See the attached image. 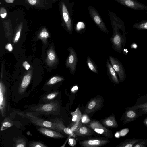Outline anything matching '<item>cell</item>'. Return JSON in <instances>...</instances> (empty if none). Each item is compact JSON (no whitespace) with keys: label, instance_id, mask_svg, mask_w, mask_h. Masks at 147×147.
Masks as SVG:
<instances>
[{"label":"cell","instance_id":"obj_1","mask_svg":"<svg viewBox=\"0 0 147 147\" xmlns=\"http://www.w3.org/2000/svg\"><path fill=\"white\" fill-rule=\"evenodd\" d=\"M113 33L110 39L112 44V47L117 52L121 53L122 52L123 46L126 42V32L124 23L115 13L109 11L108 13Z\"/></svg>","mask_w":147,"mask_h":147},{"label":"cell","instance_id":"obj_2","mask_svg":"<svg viewBox=\"0 0 147 147\" xmlns=\"http://www.w3.org/2000/svg\"><path fill=\"white\" fill-rule=\"evenodd\" d=\"M73 4L68 7L64 2L61 5V11L63 23L67 30L70 35L73 32V21L72 7Z\"/></svg>","mask_w":147,"mask_h":147},{"label":"cell","instance_id":"obj_3","mask_svg":"<svg viewBox=\"0 0 147 147\" xmlns=\"http://www.w3.org/2000/svg\"><path fill=\"white\" fill-rule=\"evenodd\" d=\"M58 103L55 101H52L49 103L40 104L31 108L34 112L46 115H54L59 109Z\"/></svg>","mask_w":147,"mask_h":147},{"label":"cell","instance_id":"obj_4","mask_svg":"<svg viewBox=\"0 0 147 147\" xmlns=\"http://www.w3.org/2000/svg\"><path fill=\"white\" fill-rule=\"evenodd\" d=\"M5 85L1 81L0 83V109L2 117L5 116L8 105V93Z\"/></svg>","mask_w":147,"mask_h":147},{"label":"cell","instance_id":"obj_5","mask_svg":"<svg viewBox=\"0 0 147 147\" xmlns=\"http://www.w3.org/2000/svg\"><path fill=\"white\" fill-rule=\"evenodd\" d=\"M26 117L29 119L33 124L37 126L47 128L57 131V129L53 122L45 120L40 118L36 117L30 113H27Z\"/></svg>","mask_w":147,"mask_h":147},{"label":"cell","instance_id":"obj_6","mask_svg":"<svg viewBox=\"0 0 147 147\" xmlns=\"http://www.w3.org/2000/svg\"><path fill=\"white\" fill-rule=\"evenodd\" d=\"M109 60L118 76L120 82H122L126 79L127 74L125 69L121 62L117 58L110 55Z\"/></svg>","mask_w":147,"mask_h":147},{"label":"cell","instance_id":"obj_7","mask_svg":"<svg viewBox=\"0 0 147 147\" xmlns=\"http://www.w3.org/2000/svg\"><path fill=\"white\" fill-rule=\"evenodd\" d=\"M68 50L69 52V54L66 61V66L69 69L71 74L74 75L78 61L77 54L72 47L68 48Z\"/></svg>","mask_w":147,"mask_h":147},{"label":"cell","instance_id":"obj_8","mask_svg":"<svg viewBox=\"0 0 147 147\" xmlns=\"http://www.w3.org/2000/svg\"><path fill=\"white\" fill-rule=\"evenodd\" d=\"M88 10L90 17L100 30L106 33H108L109 31L98 11L90 6L88 7Z\"/></svg>","mask_w":147,"mask_h":147},{"label":"cell","instance_id":"obj_9","mask_svg":"<svg viewBox=\"0 0 147 147\" xmlns=\"http://www.w3.org/2000/svg\"><path fill=\"white\" fill-rule=\"evenodd\" d=\"M88 125L98 134L109 138H111L113 136L112 132L104 126L98 121H92L89 123Z\"/></svg>","mask_w":147,"mask_h":147},{"label":"cell","instance_id":"obj_10","mask_svg":"<svg viewBox=\"0 0 147 147\" xmlns=\"http://www.w3.org/2000/svg\"><path fill=\"white\" fill-rule=\"evenodd\" d=\"M120 4L132 9L146 10L147 6L137 0H114Z\"/></svg>","mask_w":147,"mask_h":147},{"label":"cell","instance_id":"obj_11","mask_svg":"<svg viewBox=\"0 0 147 147\" xmlns=\"http://www.w3.org/2000/svg\"><path fill=\"white\" fill-rule=\"evenodd\" d=\"M51 121L54 123L58 131L74 137L76 136L70 128L67 127L64 125L63 122L61 120L57 118L52 119Z\"/></svg>","mask_w":147,"mask_h":147},{"label":"cell","instance_id":"obj_12","mask_svg":"<svg viewBox=\"0 0 147 147\" xmlns=\"http://www.w3.org/2000/svg\"><path fill=\"white\" fill-rule=\"evenodd\" d=\"M109 142L107 140L100 139H91L82 141L80 144L84 147H97L104 145Z\"/></svg>","mask_w":147,"mask_h":147},{"label":"cell","instance_id":"obj_13","mask_svg":"<svg viewBox=\"0 0 147 147\" xmlns=\"http://www.w3.org/2000/svg\"><path fill=\"white\" fill-rule=\"evenodd\" d=\"M102 101V99L100 98L93 99L88 104L85 109L84 112L89 113L95 111L101 107Z\"/></svg>","mask_w":147,"mask_h":147},{"label":"cell","instance_id":"obj_14","mask_svg":"<svg viewBox=\"0 0 147 147\" xmlns=\"http://www.w3.org/2000/svg\"><path fill=\"white\" fill-rule=\"evenodd\" d=\"M37 129L42 134L51 138H63L64 137L60 132L47 128L41 127Z\"/></svg>","mask_w":147,"mask_h":147},{"label":"cell","instance_id":"obj_15","mask_svg":"<svg viewBox=\"0 0 147 147\" xmlns=\"http://www.w3.org/2000/svg\"><path fill=\"white\" fill-rule=\"evenodd\" d=\"M106 68L107 74L111 80L115 84L119 83L120 81L118 78L117 73L110 63L109 59L106 61Z\"/></svg>","mask_w":147,"mask_h":147},{"label":"cell","instance_id":"obj_16","mask_svg":"<svg viewBox=\"0 0 147 147\" xmlns=\"http://www.w3.org/2000/svg\"><path fill=\"white\" fill-rule=\"evenodd\" d=\"M31 76V72L30 71L23 77L19 89V94H22L25 91L30 82Z\"/></svg>","mask_w":147,"mask_h":147},{"label":"cell","instance_id":"obj_17","mask_svg":"<svg viewBox=\"0 0 147 147\" xmlns=\"http://www.w3.org/2000/svg\"><path fill=\"white\" fill-rule=\"evenodd\" d=\"M138 116L137 113L135 110L129 108L125 112L124 123L125 124L133 121L136 119Z\"/></svg>","mask_w":147,"mask_h":147},{"label":"cell","instance_id":"obj_18","mask_svg":"<svg viewBox=\"0 0 147 147\" xmlns=\"http://www.w3.org/2000/svg\"><path fill=\"white\" fill-rule=\"evenodd\" d=\"M78 136H87L92 135L93 131L91 130L82 124L74 132Z\"/></svg>","mask_w":147,"mask_h":147},{"label":"cell","instance_id":"obj_19","mask_svg":"<svg viewBox=\"0 0 147 147\" xmlns=\"http://www.w3.org/2000/svg\"><path fill=\"white\" fill-rule=\"evenodd\" d=\"M102 123L105 126L107 127L116 128L118 127L114 115H111L105 119Z\"/></svg>","mask_w":147,"mask_h":147},{"label":"cell","instance_id":"obj_20","mask_svg":"<svg viewBox=\"0 0 147 147\" xmlns=\"http://www.w3.org/2000/svg\"><path fill=\"white\" fill-rule=\"evenodd\" d=\"M57 57L55 53L52 49H50L47 52L46 62L49 66L52 65L56 61Z\"/></svg>","mask_w":147,"mask_h":147},{"label":"cell","instance_id":"obj_21","mask_svg":"<svg viewBox=\"0 0 147 147\" xmlns=\"http://www.w3.org/2000/svg\"><path fill=\"white\" fill-rule=\"evenodd\" d=\"M140 139L132 138L125 140L123 142L117 146L118 147H132Z\"/></svg>","mask_w":147,"mask_h":147},{"label":"cell","instance_id":"obj_22","mask_svg":"<svg viewBox=\"0 0 147 147\" xmlns=\"http://www.w3.org/2000/svg\"><path fill=\"white\" fill-rule=\"evenodd\" d=\"M71 114L72 116V121L73 124L78 123L80 121L82 115L78 107L74 111L71 112Z\"/></svg>","mask_w":147,"mask_h":147},{"label":"cell","instance_id":"obj_23","mask_svg":"<svg viewBox=\"0 0 147 147\" xmlns=\"http://www.w3.org/2000/svg\"><path fill=\"white\" fill-rule=\"evenodd\" d=\"M13 125V122L12 120L10 117H7L2 122L1 130H5Z\"/></svg>","mask_w":147,"mask_h":147},{"label":"cell","instance_id":"obj_24","mask_svg":"<svg viewBox=\"0 0 147 147\" xmlns=\"http://www.w3.org/2000/svg\"><path fill=\"white\" fill-rule=\"evenodd\" d=\"M133 27L139 30H147V19L141 20L140 21L136 22L133 25Z\"/></svg>","mask_w":147,"mask_h":147},{"label":"cell","instance_id":"obj_25","mask_svg":"<svg viewBox=\"0 0 147 147\" xmlns=\"http://www.w3.org/2000/svg\"><path fill=\"white\" fill-rule=\"evenodd\" d=\"M86 63L90 70L95 73L98 74V71L96 64L89 56L87 57Z\"/></svg>","mask_w":147,"mask_h":147},{"label":"cell","instance_id":"obj_26","mask_svg":"<svg viewBox=\"0 0 147 147\" xmlns=\"http://www.w3.org/2000/svg\"><path fill=\"white\" fill-rule=\"evenodd\" d=\"M15 142L14 147H25L26 146V142L24 138L21 137L14 138Z\"/></svg>","mask_w":147,"mask_h":147},{"label":"cell","instance_id":"obj_27","mask_svg":"<svg viewBox=\"0 0 147 147\" xmlns=\"http://www.w3.org/2000/svg\"><path fill=\"white\" fill-rule=\"evenodd\" d=\"M49 37V34L47 30L45 28H44L40 33L38 37L44 42H46L47 38Z\"/></svg>","mask_w":147,"mask_h":147},{"label":"cell","instance_id":"obj_28","mask_svg":"<svg viewBox=\"0 0 147 147\" xmlns=\"http://www.w3.org/2000/svg\"><path fill=\"white\" fill-rule=\"evenodd\" d=\"M64 78L59 76H54L51 78L47 83V85H51L55 84L64 80Z\"/></svg>","mask_w":147,"mask_h":147},{"label":"cell","instance_id":"obj_29","mask_svg":"<svg viewBox=\"0 0 147 147\" xmlns=\"http://www.w3.org/2000/svg\"><path fill=\"white\" fill-rule=\"evenodd\" d=\"M147 145V139H140L133 147H146Z\"/></svg>","mask_w":147,"mask_h":147},{"label":"cell","instance_id":"obj_30","mask_svg":"<svg viewBox=\"0 0 147 147\" xmlns=\"http://www.w3.org/2000/svg\"><path fill=\"white\" fill-rule=\"evenodd\" d=\"M30 147H46L47 146L45 145L40 142L37 141H33L30 142L29 144Z\"/></svg>","mask_w":147,"mask_h":147},{"label":"cell","instance_id":"obj_31","mask_svg":"<svg viewBox=\"0 0 147 147\" xmlns=\"http://www.w3.org/2000/svg\"><path fill=\"white\" fill-rule=\"evenodd\" d=\"M85 24L82 22H79L77 24L76 27V30L77 32L80 33L82 30H83L85 28Z\"/></svg>","mask_w":147,"mask_h":147},{"label":"cell","instance_id":"obj_32","mask_svg":"<svg viewBox=\"0 0 147 147\" xmlns=\"http://www.w3.org/2000/svg\"><path fill=\"white\" fill-rule=\"evenodd\" d=\"M58 92H55L50 93L47 95L45 97L47 100L49 101L54 99L58 94Z\"/></svg>","mask_w":147,"mask_h":147},{"label":"cell","instance_id":"obj_33","mask_svg":"<svg viewBox=\"0 0 147 147\" xmlns=\"http://www.w3.org/2000/svg\"><path fill=\"white\" fill-rule=\"evenodd\" d=\"M22 28V26L21 25L19 27L18 29V30L15 34L13 40V42L14 43H17L19 40L20 37V34Z\"/></svg>","mask_w":147,"mask_h":147},{"label":"cell","instance_id":"obj_34","mask_svg":"<svg viewBox=\"0 0 147 147\" xmlns=\"http://www.w3.org/2000/svg\"><path fill=\"white\" fill-rule=\"evenodd\" d=\"M81 120V122L84 124L87 123L90 121L89 117L85 114L82 115Z\"/></svg>","mask_w":147,"mask_h":147},{"label":"cell","instance_id":"obj_35","mask_svg":"<svg viewBox=\"0 0 147 147\" xmlns=\"http://www.w3.org/2000/svg\"><path fill=\"white\" fill-rule=\"evenodd\" d=\"M82 124V123L80 121L78 123L73 125L70 128L71 130L74 132Z\"/></svg>","mask_w":147,"mask_h":147},{"label":"cell","instance_id":"obj_36","mask_svg":"<svg viewBox=\"0 0 147 147\" xmlns=\"http://www.w3.org/2000/svg\"><path fill=\"white\" fill-rule=\"evenodd\" d=\"M0 14L1 17L2 18H4L7 15V11L5 9L1 7L0 9Z\"/></svg>","mask_w":147,"mask_h":147},{"label":"cell","instance_id":"obj_37","mask_svg":"<svg viewBox=\"0 0 147 147\" xmlns=\"http://www.w3.org/2000/svg\"><path fill=\"white\" fill-rule=\"evenodd\" d=\"M129 131V129L127 128H126L121 130L119 132L120 136H124L126 135Z\"/></svg>","mask_w":147,"mask_h":147},{"label":"cell","instance_id":"obj_38","mask_svg":"<svg viewBox=\"0 0 147 147\" xmlns=\"http://www.w3.org/2000/svg\"><path fill=\"white\" fill-rule=\"evenodd\" d=\"M76 141L74 138H71L69 140L68 144L69 145L74 146L76 144Z\"/></svg>","mask_w":147,"mask_h":147},{"label":"cell","instance_id":"obj_39","mask_svg":"<svg viewBox=\"0 0 147 147\" xmlns=\"http://www.w3.org/2000/svg\"><path fill=\"white\" fill-rule=\"evenodd\" d=\"M23 66L26 70H28L30 67V65L27 61L24 62L22 64Z\"/></svg>","mask_w":147,"mask_h":147},{"label":"cell","instance_id":"obj_40","mask_svg":"<svg viewBox=\"0 0 147 147\" xmlns=\"http://www.w3.org/2000/svg\"><path fill=\"white\" fill-rule=\"evenodd\" d=\"M5 48L9 52H11L13 49L11 43H8L6 45Z\"/></svg>","mask_w":147,"mask_h":147},{"label":"cell","instance_id":"obj_41","mask_svg":"<svg viewBox=\"0 0 147 147\" xmlns=\"http://www.w3.org/2000/svg\"><path fill=\"white\" fill-rule=\"evenodd\" d=\"M78 87L77 85L73 86L71 90V91L73 93H75L78 90Z\"/></svg>","mask_w":147,"mask_h":147},{"label":"cell","instance_id":"obj_42","mask_svg":"<svg viewBox=\"0 0 147 147\" xmlns=\"http://www.w3.org/2000/svg\"><path fill=\"white\" fill-rule=\"evenodd\" d=\"M28 1L29 3L32 5H35L37 2V0H28Z\"/></svg>","mask_w":147,"mask_h":147},{"label":"cell","instance_id":"obj_43","mask_svg":"<svg viewBox=\"0 0 147 147\" xmlns=\"http://www.w3.org/2000/svg\"><path fill=\"white\" fill-rule=\"evenodd\" d=\"M131 47L132 49H136L138 47V45L136 43H133L131 44Z\"/></svg>","mask_w":147,"mask_h":147},{"label":"cell","instance_id":"obj_44","mask_svg":"<svg viewBox=\"0 0 147 147\" xmlns=\"http://www.w3.org/2000/svg\"><path fill=\"white\" fill-rule=\"evenodd\" d=\"M122 52L124 54L126 55L127 54L128 52L127 49L126 48H123Z\"/></svg>","mask_w":147,"mask_h":147},{"label":"cell","instance_id":"obj_45","mask_svg":"<svg viewBox=\"0 0 147 147\" xmlns=\"http://www.w3.org/2000/svg\"><path fill=\"white\" fill-rule=\"evenodd\" d=\"M143 123L144 125L147 127V117L144 119Z\"/></svg>","mask_w":147,"mask_h":147},{"label":"cell","instance_id":"obj_46","mask_svg":"<svg viewBox=\"0 0 147 147\" xmlns=\"http://www.w3.org/2000/svg\"><path fill=\"white\" fill-rule=\"evenodd\" d=\"M5 2L8 3H11L13 2L14 0H5Z\"/></svg>","mask_w":147,"mask_h":147},{"label":"cell","instance_id":"obj_47","mask_svg":"<svg viewBox=\"0 0 147 147\" xmlns=\"http://www.w3.org/2000/svg\"><path fill=\"white\" fill-rule=\"evenodd\" d=\"M120 134L119 132H116L115 134V136L117 138H118L120 137Z\"/></svg>","mask_w":147,"mask_h":147},{"label":"cell","instance_id":"obj_48","mask_svg":"<svg viewBox=\"0 0 147 147\" xmlns=\"http://www.w3.org/2000/svg\"><path fill=\"white\" fill-rule=\"evenodd\" d=\"M146 12H147V10H146Z\"/></svg>","mask_w":147,"mask_h":147}]
</instances>
